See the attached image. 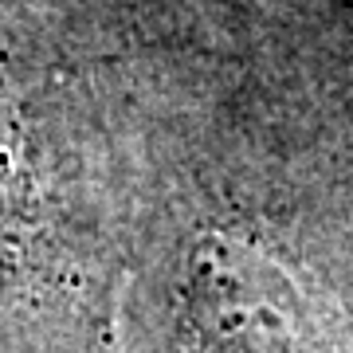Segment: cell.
<instances>
[{
	"instance_id": "cell-1",
	"label": "cell",
	"mask_w": 353,
	"mask_h": 353,
	"mask_svg": "<svg viewBox=\"0 0 353 353\" xmlns=\"http://www.w3.org/2000/svg\"><path fill=\"white\" fill-rule=\"evenodd\" d=\"M196 306L204 334L224 353H303V318L283 283L243 275L240 252H212L196 275Z\"/></svg>"
}]
</instances>
